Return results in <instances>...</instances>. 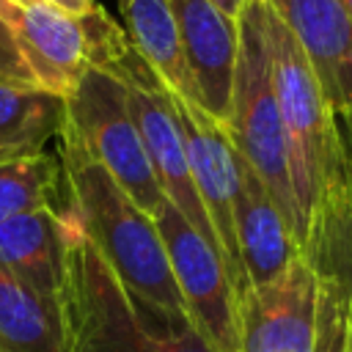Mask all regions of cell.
<instances>
[{
  "label": "cell",
  "instance_id": "6da1fadb",
  "mask_svg": "<svg viewBox=\"0 0 352 352\" xmlns=\"http://www.w3.org/2000/svg\"><path fill=\"white\" fill-rule=\"evenodd\" d=\"M63 223L58 311L66 352H214L190 319L129 292L66 206Z\"/></svg>",
  "mask_w": 352,
  "mask_h": 352
},
{
  "label": "cell",
  "instance_id": "7a4b0ae2",
  "mask_svg": "<svg viewBox=\"0 0 352 352\" xmlns=\"http://www.w3.org/2000/svg\"><path fill=\"white\" fill-rule=\"evenodd\" d=\"M55 154L63 170L66 209L77 217L85 236L113 267L118 280L146 302L190 319L154 217H148L63 129Z\"/></svg>",
  "mask_w": 352,
  "mask_h": 352
},
{
  "label": "cell",
  "instance_id": "3957f363",
  "mask_svg": "<svg viewBox=\"0 0 352 352\" xmlns=\"http://www.w3.org/2000/svg\"><path fill=\"white\" fill-rule=\"evenodd\" d=\"M236 25H239V55H236L234 91H231V116L223 129L231 138L236 154L253 168V173L270 190L275 206L280 209L302 253L308 231L294 195L286 129L272 88L270 50L264 33V0H248L236 16Z\"/></svg>",
  "mask_w": 352,
  "mask_h": 352
},
{
  "label": "cell",
  "instance_id": "277c9868",
  "mask_svg": "<svg viewBox=\"0 0 352 352\" xmlns=\"http://www.w3.org/2000/svg\"><path fill=\"white\" fill-rule=\"evenodd\" d=\"M264 33L270 50L272 88L289 143L294 195L308 231L319 195L338 165L336 116L305 50L286 30V25L267 8V3H264Z\"/></svg>",
  "mask_w": 352,
  "mask_h": 352
},
{
  "label": "cell",
  "instance_id": "5b68a950",
  "mask_svg": "<svg viewBox=\"0 0 352 352\" xmlns=\"http://www.w3.org/2000/svg\"><path fill=\"white\" fill-rule=\"evenodd\" d=\"M6 11L36 85L63 99L88 69L107 72L129 50L124 28L99 3L85 14H69L41 0H6Z\"/></svg>",
  "mask_w": 352,
  "mask_h": 352
},
{
  "label": "cell",
  "instance_id": "8992f818",
  "mask_svg": "<svg viewBox=\"0 0 352 352\" xmlns=\"http://www.w3.org/2000/svg\"><path fill=\"white\" fill-rule=\"evenodd\" d=\"M63 132H69L148 217L160 212L165 195L148 165L121 80L88 69L66 96Z\"/></svg>",
  "mask_w": 352,
  "mask_h": 352
},
{
  "label": "cell",
  "instance_id": "52a82bcc",
  "mask_svg": "<svg viewBox=\"0 0 352 352\" xmlns=\"http://www.w3.org/2000/svg\"><path fill=\"white\" fill-rule=\"evenodd\" d=\"M154 223L160 228L173 280L195 330L209 341L214 352H242L236 294L214 245L198 234L168 201L154 214Z\"/></svg>",
  "mask_w": 352,
  "mask_h": 352
},
{
  "label": "cell",
  "instance_id": "ba28073f",
  "mask_svg": "<svg viewBox=\"0 0 352 352\" xmlns=\"http://www.w3.org/2000/svg\"><path fill=\"white\" fill-rule=\"evenodd\" d=\"M322 289L300 253L275 280L250 286L236 300L242 352H319Z\"/></svg>",
  "mask_w": 352,
  "mask_h": 352
},
{
  "label": "cell",
  "instance_id": "9c48e42d",
  "mask_svg": "<svg viewBox=\"0 0 352 352\" xmlns=\"http://www.w3.org/2000/svg\"><path fill=\"white\" fill-rule=\"evenodd\" d=\"M173 104L184 132L192 184L198 190V198L204 204V212L217 239L220 258L226 264L234 294L239 300L248 292V280H245V270L236 248V228H234V204L239 190V154L231 138L226 135V129L217 121H212L198 104H187L176 99Z\"/></svg>",
  "mask_w": 352,
  "mask_h": 352
},
{
  "label": "cell",
  "instance_id": "30bf717a",
  "mask_svg": "<svg viewBox=\"0 0 352 352\" xmlns=\"http://www.w3.org/2000/svg\"><path fill=\"white\" fill-rule=\"evenodd\" d=\"M170 8L182 36L195 102L212 121L226 126L239 55V25L212 0H170Z\"/></svg>",
  "mask_w": 352,
  "mask_h": 352
},
{
  "label": "cell",
  "instance_id": "8fae6325",
  "mask_svg": "<svg viewBox=\"0 0 352 352\" xmlns=\"http://www.w3.org/2000/svg\"><path fill=\"white\" fill-rule=\"evenodd\" d=\"M305 50L336 118H352V19L341 0H264Z\"/></svg>",
  "mask_w": 352,
  "mask_h": 352
},
{
  "label": "cell",
  "instance_id": "7c38bea8",
  "mask_svg": "<svg viewBox=\"0 0 352 352\" xmlns=\"http://www.w3.org/2000/svg\"><path fill=\"white\" fill-rule=\"evenodd\" d=\"M234 228L248 289L275 280L300 256V245L294 242L292 228L286 226L270 190L242 157L239 190L234 204Z\"/></svg>",
  "mask_w": 352,
  "mask_h": 352
},
{
  "label": "cell",
  "instance_id": "4fadbf2b",
  "mask_svg": "<svg viewBox=\"0 0 352 352\" xmlns=\"http://www.w3.org/2000/svg\"><path fill=\"white\" fill-rule=\"evenodd\" d=\"M302 256L352 330V184L333 173L311 217Z\"/></svg>",
  "mask_w": 352,
  "mask_h": 352
},
{
  "label": "cell",
  "instance_id": "5bb4252c",
  "mask_svg": "<svg viewBox=\"0 0 352 352\" xmlns=\"http://www.w3.org/2000/svg\"><path fill=\"white\" fill-rule=\"evenodd\" d=\"M63 209H38L0 223V264L55 302L63 278Z\"/></svg>",
  "mask_w": 352,
  "mask_h": 352
},
{
  "label": "cell",
  "instance_id": "9a60e30c",
  "mask_svg": "<svg viewBox=\"0 0 352 352\" xmlns=\"http://www.w3.org/2000/svg\"><path fill=\"white\" fill-rule=\"evenodd\" d=\"M121 28L170 99L198 104L170 0H118Z\"/></svg>",
  "mask_w": 352,
  "mask_h": 352
},
{
  "label": "cell",
  "instance_id": "2e32d148",
  "mask_svg": "<svg viewBox=\"0 0 352 352\" xmlns=\"http://www.w3.org/2000/svg\"><path fill=\"white\" fill-rule=\"evenodd\" d=\"M63 118V96L0 80V162L44 154L50 140H58Z\"/></svg>",
  "mask_w": 352,
  "mask_h": 352
},
{
  "label": "cell",
  "instance_id": "e0dca14e",
  "mask_svg": "<svg viewBox=\"0 0 352 352\" xmlns=\"http://www.w3.org/2000/svg\"><path fill=\"white\" fill-rule=\"evenodd\" d=\"M0 352H66L60 311L0 264Z\"/></svg>",
  "mask_w": 352,
  "mask_h": 352
},
{
  "label": "cell",
  "instance_id": "ac0fdd59",
  "mask_svg": "<svg viewBox=\"0 0 352 352\" xmlns=\"http://www.w3.org/2000/svg\"><path fill=\"white\" fill-rule=\"evenodd\" d=\"M63 170L58 154L0 162V223L38 209H63Z\"/></svg>",
  "mask_w": 352,
  "mask_h": 352
},
{
  "label": "cell",
  "instance_id": "d6986e66",
  "mask_svg": "<svg viewBox=\"0 0 352 352\" xmlns=\"http://www.w3.org/2000/svg\"><path fill=\"white\" fill-rule=\"evenodd\" d=\"M0 80L16 82V85H36V77L19 50V41L14 36V28L8 22V11H6V0H0Z\"/></svg>",
  "mask_w": 352,
  "mask_h": 352
},
{
  "label": "cell",
  "instance_id": "ffe728a7",
  "mask_svg": "<svg viewBox=\"0 0 352 352\" xmlns=\"http://www.w3.org/2000/svg\"><path fill=\"white\" fill-rule=\"evenodd\" d=\"M338 132V165L333 173L344 176L352 184V118H336Z\"/></svg>",
  "mask_w": 352,
  "mask_h": 352
},
{
  "label": "cell",
  "instance_id": "44dd1931",
  "mask_svg": "<svg viewBox=\"0 0 352 352\" xmlns=\"http://www.w3.org/2000/svg\"><path fill=\"white\" fill-rule=\"evenodd\" d=\"M41 3H50L60 11H69V14H85L96 6V0H41Z\"/></svg>",
  "mask_w": 352,
  "mask_h": 352
},
{
  "label": "cell",
  "instance_id": "7402d4cb",
  "mask_svg": "<svg viewBox=\"0 0 352 352\" xmlns=\"http://www.w3.org/2000/svg\"><path fill=\"white\" fill-rule=\"evenodd\" d=\"M212 3H214V6H217L223 14H228V16H234V19H236V16H239V11L245 8V3H248V0H212Z\"/></svg>",
  "mask_w": 352,
  "mask_h": 352
},
{
  "label": "cell",
  "instance_id": "603a6c76",
  "mask_svg": "<svg viewBox=\"0 0 352 352\" xmlns=\"http://www.w3.org/2000/svg\"><path fill=\"white\" fill-rule=\"evenodd\" d=\"M344 3V8H346V14H349V19H352V0H341Z\"/></svg>",
  "mask_w": 352,
  "mask_h": 352
},
{
  "label": "cell",
  "instance_id": "cb8c5ba5",
  "mask_svg": "<svg viewBox=\"0 0 352 352\" xmlns=\"http://www.w3.org/2000/svg\"><path fill=\"white\" fill-rule=\"evenodd\" d=\"M14 3H22V6H28V3H36V0H14Z\"/></svg>",
  "mask_w": 352,
  "mask_h": 352
},
{
  "label": "cell",
  "instance_id": "d4e9b609",
  "mask_svg": "<svg viewBox=\"0 0 352 352\" xmlns=\"http://www.w3.org/2000/svg\"><path fill=\"white\" fill-rule=\"evenodd\" d=\"M344 352H352V341H349V346H346V349H344Z\"/></svg>",
  "mask_w": 352,
  "mask_h": 352
}]
</instances>
